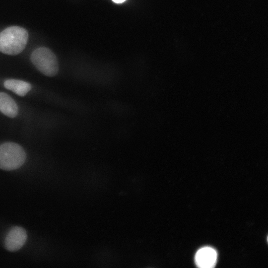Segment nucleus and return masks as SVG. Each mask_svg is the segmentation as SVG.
Masks as SVG:
<instances>
[{"label": "nucleus", "mask_w": 268, "mask_h": 268, "mask_svg": "<svg viewBox=\"0 0 268 268\" xmlns=\"http://www.w3.org/2000/svg\"><path fill=\"white\" fill-rule=\"evenodd\" d=\"M114 2L117 3H121L125 2L126 0H112Z\"/></svg>", "instance_id": "6e6552de"}, {"label": "nucleus", "mask_w": 268, "mask_h": 268, "mask_svg": "<svg viewBox=\"0 0 268 268\" xmlns=\"http://www.w3.org/2000/svg\"><path fill=\"white\" fill-rule=\"evenodd\" d=\"M31 60L35 67L45 75L54 76L58 72L57 57L47 48L40 47L35 50L31 55Z\"/></svg>", "instance_id": "7ed1b4c3"}, {"label": "nucleus", "mask_w": 268, "mask_h": 268, "mask_svg": "<svg viewBox=\"0 0 268 268\" xmlns=\"http://www.w3.org/2000/svg\"><path fill=\"white\" fill-rule=\"evenodd\" d=\"M216 251L214 249L209 247L200 249L195 255L196 264L200 268H213L216 264Z\"/></svg>", "instance_id": "39448f33"}, {"label": "nucleus", "mask_w": 268, "mask_h": 268, "mask_svg": "<svg viewBox=\"0 0 268 268\" xmlns=\"http://www.w3.org/2000/svg\"><path fill=\"white\" fill-rule=\"evenodd\" d=\"M0 111L10 118L15 117L18 112V108L15 101L4 92H0Z\"/></svg>", "instance_id": "423d86ee"}, {"label": "nucleus", "mask_w": 268, "mask_h": 268, "mask_svg": "<svg viewBox=\"0 0 268 268\" xmlns=\"http://www.w3.org/2000/svg\"><path fill=\"white\" fill-rule=\"evenodd\" d=\"M27 239V233L24 229L15 226L10 230L5 239L6 249L11 252L19 250L25 244Z\"/></svg>", "instance_id": "20e7f679"}, {"label": "nucleus", "mask_w": 268, "mask_h": 268, "mask_svg": "<svg viewBox=\"0 0 268 268\" xmlns=\"http://www.w3.org/2000/svg\"><path fill=\"white\" fill-rule=\"evenodd\" d=\"M26 160L24 149L14 142H6L0 145V168L10 171L20 167Z\"/></svg>", "instance_id": "f03ea898"}, {"label": "nucleus", "mask_w": 268, "mask_h": 268, "mask_svg": "<svg viewBox=\"0 0 268 268\" xmlns=\"http://www.w3.org/2000/svg\"><path fill=\"white\" fill-rule=\"evenodd\" d=\"M4 86L20 96H25L31 88V85L25 81L18 79H8L4 81Z\"/></svg>", "instance_id": "0eeeda50"}, {"label": "nucleus", "mask_w": 268, "mask_h": 268, "mask_svg": "<svg viewBox=\"0 0 268 268\" xmlns=\"http://www.w3.org/2000/svg\"><path fill=\"white\" fill-rule=\"evenodd\" d=\"M28 39V33L25 29L8 27L0 33V51L7 55H17L24 49Z\"/></svg>", "instance_id": "f257e3e1"}]
</instances>
